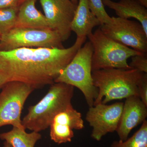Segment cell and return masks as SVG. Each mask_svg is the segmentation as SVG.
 I'll use <instances>...</instances> for the list:
<instances>
[{
	"label": "cell",
	"mask_w": 147,
	"mask_h": 147,
	"mask_svg": "<svg viewBox=\"0 0 147 147\" xmlns=\"http://www.w3.org/2000/svg\"><path fill=\"white\" fill-rule=\"evenodd\" d=\"M19 0H0V9L18 7Z\"/></svg>",
	"instance_id": "22"
},
{
	"label": "cell",
	"mask_w": 147,
	"mask_h": 147,
	"mask_svg": "<svg viewBox=\"0 0 147 147\" xmlns=\"http://www.w3.org/2000/svg\"><path fill=\"white\" fill-rule=\"evenodd\" d=\"M104 5L113 9L120 18L137 19L147 34V9L136 0H120L116 2L112 0H102Z\"/></svg>",
	"instance_id": "14"
},
{
	"label": "cell",
	"mask_w": 147,
	"mask_h": 147,
	"mask_svg": "<svg viewBox=\"0 0 147 147\" xmlns=\"http://www.w3.org/2000/svg\"><path fill=\"white\" fill-rule=\"evenodd\" d=\"M71 2L74 4L75 5H77V4H78V1L79 0H71Z\"/></svg>",
	"instance_id": "25"
},
{
	"label": "cell",
	"mask_w": 147,
	"mask_h": 147,
	"mask_svg": "<svg viewBox=\"0 0 147 147\" xmlns=\"http://www.w3.org/2000/svg\"><path fill=\"white\" fill-rule=\"evenodd\" d=\"M102 25L89 7L88 0H79L74 17L71 22V30L77 37L88 36L94 27Z\"/></svg>",
	"instance_id": "13"
},
{
	"label": "cell",
	"mask_w": 147,
	"mask_h": 147,
	"mask_svg": "<svg viewBox=\"0 0 147 147\" xmlns=\"http://www.w3.org/2000/svg\"><path fill=\"white\" fill-rule=\"evenodd\" d=\"M77 37L67 48L22 47L0 51V89L11 82L25 83L34 89L54 84L86 41Z\"/></svg>",
	"instance_id": "1"
},
{
	"label": "cell",
	"mask_w": 147,
	"mask_h": 147,
	"mask_svg": "<svg viewBox=\"0 0 147 147\" xmlns=\"http://www.w3.org/2000/svg\"><path fill=\"white\" fill-rule=\"evenodd\" d=\"M123 102L111 105L98 103L89 107L86 120L92 127V138L100 141L108 133L116 131L120 119Z\"/></svg>",
	"instance_id": "9"
},
{
	"label": "cell",
	"mask_w": 147,
	"mask_h": 147,
	"mask_svg": "<svg viewBox=\"0 0 147 147\" xmlns=\"http://www.w3.org/2000/svg\"><path fill=\"white\" fill-rule=\"evenodd\" d=\"M110 147H147V121L142 123L140 128L131 137L125 141H115Z\"/></svg>",
	"instance_id": "17"
},
{
	"label": "cell",
	"mask_w": 147,
	"mask_h": 147,
	"mask_svg": "<svg viewBox=\"0 0 147 147\" xmlns=\"http://www.w3.org/2000/svg\"><path fill=\"white\" fill-rule=\"evenodd\" d=\"M118 127L116 131L120 140L124 141L128 138L131 130L146 120L147 105L138 96L125 98Z\"/></svg>",
	"instance_id": "12"
},
{
	"label": "cell",
	"mask_w": 147,
	"mask_h": 147,
	"mask_svg": "<svg viewBox=\"0 0 147 147\" xmlns=\"http://www.w3.org/2000/svg\"><path fill=\"white\" fill-rule=\"evenodd\" d=\"M26 1V0H19V3H18V7L22 3H24L25 1Z\"/></svg>",
	"instance_id": "26"
},
{
	"label": "cell",
	"mask_w": 147,
	"mask_h": 147,
	"mask_svg": "<svg viewBox=\"0 0 147 147\" xmlns=\"http://www.w3.org/2000/svg\"><path fill=\"white\" fill-rule=\"evenodd\" d=\"M144 73L133 69L108 68L92 71L94 85L98 90L94 105L107 104L112 100L134 96H139L137 85Z\"/></svg>",
	"instance_id": "3"
},
{
	"label": "cell",
	"mask_w": 147,
	"mask_h": 147,
	"mask_svg": "<svg viewBox=\"0 0 147 147\" xmlns=\"http://www.w3.org/2000/svg\"><path fill=\"white\" fill-rule=\"evenodd\" d=\"M49 28L60 36L63 41L71 34V25L77 5L71 0H40Z\"/></svg>",
	"instance_id": "10"
},
{
	"label": "cell",
	"mask_w": 147,
	"mask_h": 147,
	"mask_svg": "<svg viewBox=\"0 0 147 147\" xmlns=\"http://www.w3.org/2000/svg\"><path fill=\"white\" fill-rule=\"evenodd\" d=\"M18 7L0 9V34H5L15 28Z\"/></svg>",
	"instance_id": "18"
},
{
	"label": "cell",
	"mask_w": 147,
	"mask_h": 147,
	"mask_svg": "<svg viewBox=\"0 0 147 147\" xmlns=\"http://www.w3.org/2000/svg\"><path fill=\"white\" fill-rule=\"evenodd\" d=\"M49 127L51 140L60 144L71 142L74 137L73 129L84 128V121L82 114L72 106L55 116Z\"/></svg>",
	"instance_id": "11"
},
{
	"label": "cell",
	"mask_w": 147,
	"mask_h": 147,
	"mask_svg": "<svg viewBox=\"0 0 147 147\" xmlns=\"http://www.w3.org/2000/svg\"><path fill=\"white\" fill-rule=\"evenodd\" d=\"M63 42L59 34L51 29L14 28L1 35L0 51L22 47L63 49Z\"/></svg>",
	"instance_id": "6"
},
{
	"label": "cell",
	"mask_w": 147,
	"mask_h": 147,
	"mask_svg": "<svg viewBox=\"0 0 147 147\" xmlns=\"http://www.w3.org/2000/svg\"><path fill=\"white\" fill-rule=\"evenodd\" d=\"M1 89L0 127L12 125L25 129L22 125L21 113L26 100L34 89L28 84L18 82H9Z\"/></svg>",
	"instance_id": "7"
},
{
	"label": "cell",
	"mask_w": 147,
	"mask_h": 147,
	"mask_svg": "<svg viewBox=\"0 0 147 147\" xmlns=\"http://www.w3.org/2000/svg\"><path fill=\"white\" fill-rule=\"evenodd\" d=\"M88 37L93 48L92 71L108 68L131 69L127 59L143 54L106 36L100 28Z\"/></svg>",
	"instance_id": "5"
},
{
	"label": "cell",
	"mask_w": 147,
	"mask_h": 147,
	"mask_svg": "<svg viewBox=\"0 0 147 147\" xmlns=\"http://www.w3.org/2000/svg\"><path fill=\"white\" fill-rule=\"evenodd\" d=\"M1 35L0 34V38H1Z\"/></svg>",
	"instance_id": "27"
},
{
	"label": "cell",
	"mask_w": 147,
	"mask_h": 147,
	"mask_svg": "<svg viewBox=\"0 0 147 147\" xmlns=\"http://www.w3.org/2000/svg\"><path fill=\"white\" fill-rule=\"evenodd\" d=\"M36 1L26 0L19 6L15 28L50 29L45 16L36 7Z\"/></svg>",
	"instance_id": "15"
},
{
	"label": "cell",
	"mask_w": 147,
	"mask_h": 147,
	"mask_svg": "<svg viewBox=\"0 0 147 147\" xmlns=\"http://www.w3.org/2000/svg\"><path fill=\"white\" fill-rule=\"evenodd\" d=\"M90 10L100 21L101 24H108L112 21V17L104 8L102 0H88Z\"/></svg>",
	"instance_id": "19"
},
{
	"label": "cell",
	"mask_w": 147,
	"mask_h": 147,
	"mask_svg": "<svg viewBox=\"0 0 147 147\" xmlns=\"http://www.w3.org/2000/svg\"><path fill=\"white\" fill-rule=\"evenodd\" d=\"M140 4L142 5L146 8L147 7V0H136Z\"/></svg>",
	"instance_id": "23"
},
{
	"label": "cell",
	"mask_w": 147,
	"mask_h": 147,
	"mask_svg": "<svg viewBox=\"0 0 147 147\" xmlns=\"http://www.w3.org/2000/svg\"><path fill=\"white\" fill-rule=\"evenodd\" d=\"M41 138L39 132L32 131L27 133L26 129L13 127L10 131L0 134V139L4 140L13 147H34Z\"/></svg>",
	"instance_id": "16"
},
{
	"label": "cell",
	"mask_w": 147,
	"mask_h": 147,
	"mask_svg": "<svg viewBox=\"0 0 147 147\" xmlns=\"http://www.w3.org/2000/svg\"><path fill=\"white\" fill-rule=\"evenodd\" d=\"M106 36L124 45L143 53H147V34L139 22L112 17V21L100 26Z\"/></svg>",
	"instance_id": "8"
},
{
	"label": "cell",
	"mask_w": 147,
	"mask_h": 147,
	"mask_svg": "<svg viewBox=\"0 0 147 147\" xmlns=\"http://www.w3.org/2000/svg\"><path fill=\"white\" fill-rule=\"evenodd\" d=\"M139 97L147 105V74L144 73L137 85Z\"/></svg>",
	"instance_id": "21"
},
{
	"label": "cell",
	"mask_w": 147,
	"mask_h": 147,
	"mask_svg": "<svg viewBox=\"0 0 147 147\" xmlns=\"http://www.w3.org/2000/svg\"><path fill=\"white\" fill-rule=\"evenodd\" d=\"M3 147H13L12 146H11L10 144H9L8 143H7V142H5V141L4 143V146Z\"/></svg>",
	"instance_id": "24"
},
{
	"label": "cell",
	"mask_w": 147,
	"mask_h": 147,
	"mask_svg": "<svg viewBox=\"0 0 147 147\" xmlns=\"http://www.w3.org/2000/svg\"><path fill=\"white\" fill-rule=\"evenodd\" d=\"M74 87L62 83H55L41 100L30 106L22 120L25 129L39 132L49 127L59 113L71 107Z\"/></svg>",
	"instance_id": "2"
},
{
	"label": "cell",
	"mask_w": 147,
	"mask_h": 147,
	"mask_svg": "<svg viewBox=\"0 0 147 147\" xmlns=\"http://www.w3.org/2000/svg\"><path fill=\"white\" fill-rule=\"evenodd\" d=\"M93 53L91 42H86L55 81V83H64L79 89L89 107L93 106L98 94L92 78Z\"/></svg>",
	"instance_id": "4"
},
{
	"label": "cell",
	"mask_w": 147,
	"mask_h": 147,
	"mask_svg": "<svg viewBox=\"0 0 147 147\" xmlns=\"http://www.w3.org/2000/svg\"><path fill=\"white\" fill-rule=\"evenodd\" d=\"M131 69L140 72L147 73V54L135 55L131 57V61L129 64Z\"/></svg>",
	"instance_id": "20"
}]
</instances>
